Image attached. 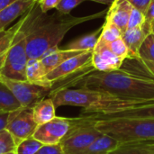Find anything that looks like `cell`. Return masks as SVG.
I'll use <instances>...</instances> for the list:
<instances>
[{
	"label": "cell",
	"mask_w": 154,
	"mask_h": 154,
	"mask_svg": "<svg viewBox=\"0 0 154 154\" xmlns=\"http://www.w3.org/2000/svg\"><path fill=\"white\" fill-rule=\"evenodd\" d=\"M144 22H145V14L140 10H138L137 8L133 6L131 13H130L129 20H128L127 30L141 28L143 27Z\"/></svg>",
	"instance_id": "29"
},
{
	"label": "cell",
	"mask_w": 154,
	"mask_h": 154,
	"mask_svg": "<svg viewBox=\"0 0 154 154\" xmlns=\"http://www.w3.org/2000/svg\"><path fill=\"white\" fill-rule=\"evenodd\" d=\"M148 35L141 28H135L127 30L122 36V39L125 42L128 48L127 59H138L140 48Z\"/></svg>",
	"instance_id": "18"
},
{
	"label": "cell",
	"mask_w": 154,
	"mask_h": 154,
	"mask_svg": "<svg viewBox=\"0 0 154 154\" xmlns=\"http://www.w3.org/2000/svg\"><path fill=\"white\" fill-rule=\"evenodd\" d=\"M5 154H15L14 152H8V153H5Z\"/></svg>",
	"instance_id": "40"
},
{
	"label": "cell",
	"mask_w": 154,
	"mask_h": 154,
	"mask_svg": "<svg viewBox=\"0 0 154 154\" xmlns=\"http://www.w3.org/2000/svg\"><path fill=\"white\" fill-rule=\"evenodd\" d=\"M110 50L120 59L125 60L128 58V48L122 38H119L112 42L107 43Z\"/></svg>",
	"instance_id": "30"
},
{
	"label": "cell",
	"mask_w": 154,
	"mask_h": 154,
	"mask_svg": "<svg viewBox=\"0 0 154 154\" xmlns=\"http://www.w3.org/2000/svg\"><path fill=\"white\" fill-rule=\"evenodd\" d=\"M86 0H60L56 6L57 11L63 15H69L71 10Z\"/></svg>",
	"instance_id": "31"
},
{
	"label": "cell",
	"mask_w": 154,
	"mask_h": 154,
	"mask_svg": "<svg viewBox=\"0 0 154 154\" xmlns=\"http://www.w3.org/2000/svg\"><path fill=\"white\" fill-rule=\"evenodd\" d=\"M56 106L51 97L43 98L32 107V116L38 125L46 124L56 117Z\"/></svg>",
	"instance_id": "19"
},
{
	"label": "cell",
	"mask_w": 154,
	"mask_h": 154,
	"mask_svg": "<svg viewBox=\"0 0 154 154\" xmlns=\"http://www.w3.org/2000/svg\"><path fill=\"white\" fill-rule=\"evenodd\" d=\"M16 0H0V11L11 5L12 3L15 2Z\"/></svg>",
	"instance_id": "37"
},
{
	"label": "cell",
	"mask_w": 154,
	"mask_h": 154,
	"mask_svg": "<svg viewBox=\"0 0 154 154\" xmlns=\"http://www.w3.org/2000/svg\"><path fill=\"white\" fill-rule=\"evenodd\" d=\"M84 51H70V50H60L59 48L54 49L48 52L42 59H41L42 63L47 72V74L60 66L61 63L67 60L75 57Z\"/></svg>",
	"instance_id": "17"
},
{
	"label": "cell",
	"mask_w": 154,
	"mask_h": 154,
	"mask_svg": "<svg viewBox=\"0 0 154 154\" xmlns=\"http://www.w3.org/2000/svg\"><path fill=\"white\" fill-rule=\"evenodd\" d=\"M42 146V143L32 136L17 144L14 152L15 154H35Z\"/></svg>",
	"instance_id": "25"
},
{
	"label": "cell",
	"mask_w": 154,
	"mask_h": 154,
	"mask_svg": "<svg viewBox=\"0 0 154 154\" xmlns=\"http://www.w3.org/2000/svg\"><path fill=\"white\" fill-rule=\"evenodd\" d=\"M103 30V25L96 30L95 32L88 33L87 35L81 36L72 42H70L68 45H66L64 50L70 51H93L95 49L100 34Z\"/></svg>",
	"instance_id": "21"
},
{
	"label": "cell",
	"mask_w": 154,
	"mask_h": 154,
	"mask_svg": "<svg viewBox=\"0 0 154 154\" xmlns=\"http://www.w3.org/2000/svg\"><path fill=\"white\" fill-rule=\"evenodd\" d=\"M0 82L13 93L22 107L32 108L35 104L51 93V88L33 85L27 81L13 80L3 76H0Z\"/></svg>",
	"instance_id": "7"
},
{
	"label": "cell",
	"mask_w": 154,
	"mask_h": 154,
	"mask_svg": "<svg viewBox=\"0 0 154 154\" xmlns=\"http://www.w3.org/2000/svg\"><path fill=\"white\" fill-rule=\"evenodd\" d=\"M5 32H6V30L5 31H3V32H0V37H2L3 35H5Z\"/></svg>",
	"instance_id": "39"
},
{
	"label": "cell",
	"mask_w": 154,
	"mask_h": 154,
	"mask_svg": "<svg viewBox=\"0 0 154 154\" xmlns=\"http://www.w3.org/2000/svg\"><path fill=\"white\" fill-rule=\"evenodd\" d=\"M60 2V0H40L38 2L40 10L43 13L46 14L48 11L56 8L58 4Z\"/></svg>",
	"instance_id": "34"
},
{
	"label": "cell",
	"mask_w": 154,
	"mask_h": 154,
	"mask_svg": "<svg viewBox=\"0 0 154 154\" xmlns=\"http://www.w3.org/2000/svg\"><path fill=\"white\" fill-rule=\"evenodd\" d=\"M134 7L137 8L138 10H140L141 12H143L144 14L149 7V5H151V3L152 2V0H127Z\"/></svg>",
	"instance_id": "35"
},
{
	"label": "cell",
	"mask_w": 154,
	"mask_h": 154,
	"mask_svg": "<svg viewBox=\"0 0 154 154\" xmlns=\"http://www.w3.org/2000/svg\"><path fill=\"white\" fill-rule=\"evenodd\" d=\"M15 148L16 143L11 134L6 129L0 131V154L14 152Z\"/></svg>",
	"instance_id": "28"
},
{
	"label": "cell",
	"mask_w": 154,
	"mask_h": 154,
	"mask_svg": "<svg viewBox=\"0 0 154 154\" xmlns=\"http://www.w3.org/2000/svg\"><path fill=\"white\" fill-rule=\"evenodd\" d=\"M33 7L26 14L24 30L28 58L36 60L42 59L48 52L57 49L59 43L71 28L84 22L100 18L108 11L104 10L100 13L83 17L63 14L60 16H45V14L42 11L34 14Z\"/></svg>",
	"instance_id": "1"
},
{
	"label": "cell",
	"mask_w": 154,
	"mask_h": 154,
	"mask_svg": "<svg viewBox=\"0 0 154 154\" xmlns=\"http://www.w3.org/2000/svg\"><path fill=\"white\" fill-rule=\"evenodd\" d=\"M37 1H38V2H39V1H40V0H37Z\"/></svg>",
	"instance_id": "42"
},
{
	"label": "cell",
	"mask_w": 154,
	"mask_h": 154,
	"mask_svg": "<svg viewBox=\"0 0 154 154\" xmlns=\"http://www.w3.org/2000/svg\"><path fill=\"white\" fill-rule=\"evenodd\" d=\"M152 32L154 33V22H153V23H152Z\"/></svg>",
	"instance_id": "41"
},
{
	"label": "cell",
	"mask_w": 154,
	"mask_h": 154,
	"mask_svg": "<svg viewBox=\"0 0 154 154\" xmlns=\"http://www.w3.org/2000/svg\"><path fill=\"white\" fill-rule=\"evenodd\" d=\"M123 33L121 30L113 23L106 22L103 24V30L100 34V39L104 42L109 43L119 38H122Z\"/></svg>",
	"instance_id": "26"
},
{
	"label": "cell",
	"mask_w": 154,
	"mask_h": 154,
	"mask_svg": "<svg viewBox=\"0 0 154 154\" xmlns=\"http://www.w3.org/2000/svg\"><path fill=\"white\" fill-rule=\"evenodd\" d=\"M76 85L79 88L106 92L123 99L154 100V81L138 77L121 69L113 71L93 69L85 74Z\"/></svg>",
	"instance_id": "2"
},
{
	"label": "cell",
	"mask_w": 154,
	"mask_h": 154,
	"mask_svg": "<svg viewBox=\"0 0 154 154\" xmlns=\"http://www.w3.org/2000/svg\"><path fill=\"white\" fill-rule=\"evenodd\" d=\"M107 154H154V140L121 143Z\"/></svg>",
	"instance_id": "20"
},
{
	"label": "cell",
	"mask_w": 154,
	"mask_h": 154,
	"mask_svg": "<svg viewBox=\"0 0 154 154\" xmlns=\"http://www.w3.org/2000/svg\"><path fill=\"white\" fill-rule=\"evenodd\" d=\"M154 22V0L149 5L146 13H145V22L142 27L143 32L149 35L150 33L152 32V23Z\"/></svg>",
	"instance_id": "32"
},
{
	"label": "cell",
	"mask_w": 154,
	"mask_h": 154,
	"mask_svg": "<svg viewBox=\"0 0 154 154\" xmlns=\"http://www.w3.org/2000/svg\"><path fill=\"white\" fill-rule=\"evenodd\" d=\"M21 107L20 103L13 93L0 82V112L10 113Z\"/></svg>",
	"instance_id": "24"
},
{
	"label": "cell",
	"mask_w": 154,
	"mask_h": 154,
	"mask_svg": "<svg viewBox=\"0 0 154 154\" xmlns=\"http://www.w3.org/2000/svg\"><path fill=\"white\" fill-rule=\"evenodd\" d=\"M56 107L79 106L85 109L84 113H110L140 106L152 101H136L123 99L106 92H99L81 88H63L55 90L51 97Z\"/></svg>",
	"instance_id": "3"
},
{
	"label": "cell",
	"mask_w": 154,
	"mask_h": 154,
	"mask_svg": "<svg viewBox=\"0 0 154 154\" xmlns=\"http://www.w3.org/2000/svg\"><path fill=\"white\" fill-rule=\"evenodd\" d=\"M91 1L101 3V4H105V5H111L115 2V0H91Z\"/></svg>",
	"instance_id": "38"
},
{
	"label": "cell",
	"mask_w": 154,
	"mask_h": 154,
	"mask_svg": "<svg viewBox=\"0 0 154 154\" xmlns=\"http://www.w3.org/2000/svg\"><path fill=\"white\" fill-rule=\"evenodd\" d=\"M139 57L143 60L154 62V33H150L143 41L140 51Z\"/></svg>",
	"instance_id": "27"
},
{
	"label": "cell",
	"mask_w": 154,
	"mask_h": 154,
	"mask_svg": "<svg viewBox=\"0 0 154 154\" xmlns=\"http://www.w3.org/2000/svg\"><path fill=\"white\" fill-rule=\"evenodd\" d=\"M94 121L100 133L115 139L119 144L154 140V120L152 119L116 118Z\"/></svg>",
	"instance_id": "4"
},
{
	"label": "cell",
	"mask_w": 154,
	"mask_h": 154,
	"mask_svg": "<svg viewBox=\"0 0 154 154\" xmlns=\"http://www.w3.org/2000/svg\"><path fill=\"white\" fill-rule=\"evenodd\" d=\"M70 127L69 118L55 117L51 121L38 125L32 137L43 145L59 144Z\"/></svg>",
	"instance_id": "9"
},
{
	"label": "cell",
	"mask_w": 154,
	"mask_h": 154,
	"mask_svg": "<svg viewBox=\"0 0 154 154\" xmlns=\"http://www.w3.org/2000/svg\"><path fill=\"white\" fill-rule=\"evenodd\" d=\"M118 144L119 143L115 139L102 134L79 154H107L116 149Z\"/></svg>",
	"instance_id": "22"
},
{
	"label": "cell",
	"mask_w": 154,
	"mask_h": 154,
	"mask_svg": "<svg viewBox=\"0 0 154 154\" xmlns=\"http://www.w3.org/2000/svg\"><path fill=\"white\" fill-rule=\"evenodd\" d=\"M81 116L89 119H116V118H136L154 120V101L148 102L140 106H132L120 111L110 113H83Z\"/></svg>",
	"instance_id": "11"
},
{
	"label": "cell",
	"mask_w": 154,
	"mask_h": 154,
	"mask_svg": "<svg viewBox=\"0 0 154 154\" xmlns=\"http://www.w3.org/2000/svg\"><path fill=\"white\" fill-rule=\"evenodd\" d=\"M26 80L27 82L46 88H51L52 83L47 79V72L41 60L29 59L26 65Z\"/></svg>",
	"instance_id": "15"
},
{
	"label": "cell",
	"mask_w": 154,
	"mask_h": 154,
	"mask_svg": "<svg viewBox=\"0 0 154 154\" xmlns=\"http://www.w3.org/2000/svg\"><path fill=\"white\" fill-rule=\"evenodd\" d=\"M35 154H64L60 143L54 145H43Z\"/></svg>",
	"instance_id": "33"
},
{
	"label": "cell",
	"mask_w": 154,
	"mask_h": 154,
	"mask_svg": "<svg viewBox=\"0 0 154 154\" xmlns=\"http://www.w3.org/2000/svg\"><path fill=\"white\" fill-rule=\"evenodd\" d=\"M9 113H3L0 112V131L6 129L7 122H8Z\"/></svg>",
	"instance_id": "36"
},
{
	"label": "cell",
	"mask_w": 154,
	"mask_h": 154,
	"mask_svg": "<svg viewBox=\"0 0 154 154\" xmlns=\"http://www.w3.org/2000/svg\"><path fill=\"white\" fill-rule=\"evenodd\" d=\"M92 55L93 51H84L67 60L47 74L48 80L54 84L56 81L63 79L72 74L92 68Z\"/></svg>",
	"instance_id": "10"
},
{
	"label": "cell",
	"mask_w": 154,
	"mask_h": 154,
	"mask_svg": "<svg viewBox=\"0 0 154 154\" xmlns=\"http://www.w3.org/2000/svg\"><path fill=\"white\" fill-rule=\"evenodd\" d=\"M133 5L127 0H115L106 13V22L115 23L124 34L127 31L128 20Z\"/></svg>",
	"instance_id": "14"
},
{
	"label": "cell",
	"mask_w": 154,
	"mask_h": 154,
	"mask_svg": "<svg viewBox=\"0 0 154 154\" xmlns=\"http://www.w3.org/2000/svg\"><path fill=\"white\" fill-rule=\"evenodd\" d=\"M124 60L118 58L108 47L107 42L100 39L93 50L92 66L98 71H113L119 69Z\"/></svg>",
	"instance_id": "12"
},
{
	"label": "cell",
	"mask_w": 154,
	"mask_h": 154,
	"mask_svg": "<svg viewBox=\"0 0 154 154\" xmlns=\"http://www.w3.org/2000/svg\"><path fill=\"white\" fill-rule=\"evenodd\" d=\"M120 69L138 77L154 81V62L152 61L141 58L125 59Z\"/></svg>",
	"instance_id": "16"
},
{
	"label": "cell",
	"mask_w": 154,
	"mask_h": 154,
	"mask_svg": "<svg viewBox=\"0 0 154 154\" xmlns=\"http://www.w3.org/2000/svg\"><path fill=\"white\" fill-rule=\"evenodd\" d=\"M70 127L60 142L64 154H79L103 134L97 127L95 121L80 116L69 118Z\"/></svg>",
	"instance_id": "5"
},
{
	"label": "cell",
	"mask_w": 154,
	"mask_h": 154,
	"mask_svg": "<svg viewBox=\"0 0 154 154\" xmlns=\"http://www.w3.org/2000/svg\"><path fill=\"white\" fill-rule=\"evenodd\" d=\"M25 14L13 27L6 30V32L5 35L0 37V69L3 63V60L5 58V55L6 54L8 50L11 48V46L14 44L16 35L25 21Z\"/></svg>",
	"instance_id": "23"
},
{
	"label": "cell",
	"mask_w": 154,
	"mask_h": 154,
	"mask_svg": "<svg viewBox=\"0 0 154 154\" xmlns=\"http://www.w3.org/2000/svg\"><path fill=\"white\" fill-rule=\"evenodd\" d=\"M37 0H16L0 11V32L5 31V27L20 16H23L36 4Z\"/></svg>",
	"instance_id": "13"
},
{
	"label": "cell",
	"mask_w": 154,
	"mask_h": 154,
	"mask_svg": "<svg viewBox=\"0 0 154 154\" xmlns=\"http://www.w3.org/2000/svg\"><path fill=\"white\" fill-rule=\"evenodd\" d=\"M32 116V108L21 107L9 113L6 130L13 136L16 145L32 137L37 128Z\"/></svg>",
	"instance_id": "8"
},
{
	"label": "cell",
	"mask_w": 154,
	"mask_h": 154,
	"mask_svg": "<svg viewBox=\"0 0 154 154\" xmlns=\"http://www.w3.org/2000/svg\"><path fill=\"white\" fill-rule=\"evenodd\" d=\"M24 23L25 21L18 32L14 44L5 55L0 69V76L18 81H27L25 71L29 58L26 51V33L24 30Z\"/></svg>",
	"instance_id": "6"
}]
</instances>
